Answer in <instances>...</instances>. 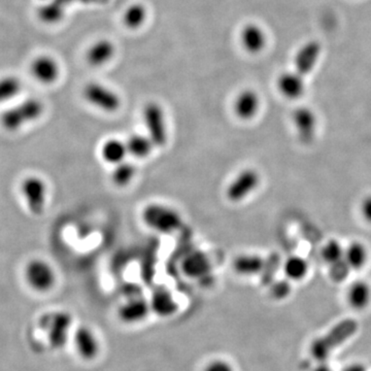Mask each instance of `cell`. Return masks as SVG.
<instances>
[{
	"label": "cell",
	"mask_w": 371,
	"mask_h": 371,
	"mask_svg": "<svg viewBox=\"0 0 371 371\" xmlns=\"http://www.w3.org/2000/svg\"><path fill=\"white\" fill-rule=\"evenodd\" d=\"M146 135L150 137L156 148H163L168 140L167 123L165 113L159 103L150 101L142 109Z\"/></svg>",
	"instance_id": "5b68a950"
},
{
	"label": "cell",
	"mask_w": 371,
	"mask_h": 371,
	"mask_svg": "<svg viewBox=\"0 0 371 371\" xmlns=\"http://www.w3.org/2000/svg\"><path fill=\"white\" fill-rule=\"evenodd\" d=\"M182 268L188 277L199 278L208 275L211 271V263H209L208 257L197 252L185 259Z\"/></svg>",
	"instance_id": "603a6c76"
},
{
	"label": "cell",
	"mask_w": 371,
	"mask_h": 371,
	"mask_svg": "<svg viewBox=\"0 0 371 371\" xmlns=\"http://www.w3.org/2000/svg\"><path fill=\"white\" fill-rule=\"evenodd\" d=\"M261 184L260 174L254 168H243L226 186L225 196L232 204H239L257 191Z\"/></svg>",
	"instance_id": "8992f818"
},
{
	"label": "cell",
	"mask_w": 371,
	"mask_h": 371,
	"mask_svg": "<svg viewBox=\"0 0 371 371\" xmlns=\"http://www.w3.org/2000/svg\"><path fill=\"white\" fill-rule=\"evenodd\" d=\"M265 260L258 254L245 253L236 256L232 268L241 277H253L264 271Z\"/></svg>",
	"instance_id": "ac0fdd59"
},
{
	"label": "cell",
	"mask_w": 371,
	"mask_h": 371,
	"mask_svg": "<svg viewBox=\"0 0 371 371\" xmlns=\"http://www.w3.org/2000/svg\"><path fill=\"white\" fill-rule=\"evenodd\" d=\"M22 81L15 75L0 77V105L10 103L22 91Z\"/></svg>",
	"instance_id": "484cf974"
},
{
	"label": "cell",
	"mask_w": 371,
	"mask_h": 371,
	"mask_svg": "<svg viewBox=\"0 0 371 371\" xmlns=\"http://www.w3.org/2000/svg\"><path fill=\"white\" fill-rule=\"evenodd\" d=\"M146 14L148 13L142 4L135 3L125 10L123 21H124L125 26L129 29H137L146 22Z\"/></svg>",
	"instance_id": "f1b7e54d"
},
{
	"label": "cell",
	"mask_w": 371,
	"mask_h": 371,
	"mask_svg": "<svg viewBox=\"0 0 371 371\" xmlns=\"http://www.w3.org/2000/svg\"><path fill=\"white\" fill-rule=\"evenodd\" d=\"M149 303H150L151 312H154L161 318H169L174 316L179 310L178 302L167 289H157L153 293Z\"/></svg>",
	"instance_id": "2e32d148"
},
{
	"label": "cell",
	"mask_w": 371,
	"mask_h": 371,
	"mask_svg": "<svg viewBox=\"0 0 371 371\" xmlns=\"http://www.w3.org/2000/svg\"><path fill=\"white\" fill-rule=\"evenodd\" d=\"M321 256H322L324 262L331 266V265L344 260V248L336 239H330L322 248Z\"/></svg>",
	"instance_id": "f546056e"
},
{
	"label": "cell",
	"mask_w": 371,
	"mask_h": 371,
	"mask_svg": "<svg viewBox=\"0 0 371 371\" xmlns=\"http://www.w3.org/2000/svg\"><path fill=\"white\" fill-rule=\"evenodd\" d=\"M285 275L289 280H301L308 273V263L301 256H291L282 265Z\"/></svg>",
	"instance_id": "83f0119b"
},
{
	"label": "cell",
	"mask_w": 371,
	"mask_h": 371,
	"mask_svg": "<svg viewBox=\"0 0 371 371\" xmlns=\"http://www.w3.org/2000/svg\"><path fill=\"white\" fill-rule=\"evenodd\" d=\"M116 54V47L109 40H99L86 52V60L93 68H100L109 63Z\"/></svg>",
	"instance_id": "d6986e66"
},
{
	"label": "cell",
	"mask_w": 371,
	"mask_h": 371,
	"mask_svg": "<svg viewBox=\"0 0 371 371\" xmlns=\"http://www.w3.org/2000/svg\"><path fill=\"white\" fill-rule=\"evenodd\" d=\"M261 100L258 93L252 89L243 90L233 101V112L241 121H250L255 118L260 111Z\"/></svg>",
	"instance_id": "5bb4252c"
},
{
	"label": "cell",
	"mask_w": 371,
	"mask_h": 371,
	"mask_svg": "<svg viewBox=\"0 0 371 371\" xmlns=\"http://www.w3.org/2000/svg\"><path fill=\"white\" fill-rule=\"evenodd\" d=\"M321 55V46L317 42H308L303 45L295 56V71L306 75L314 70Z\"/></svg>",
	"instance_id": "9a60e30c"
},
{
	"label": "cell",
	"mask_w": 371,
	"mask_h": 371,
	"mask_svg": "<svg viewBox=\"0 0 371 371\" xmlns=\"http://www.w3.org/2000/svg\"><path fill=\"white\" fill-rule=\"evenodd\" d=\"M344 262L351 271H358L365 266L368 260V251L365 245L360 241H353L344 248Z\"/></svg>",
	"instance_id": "cb8c5ba5"
},
{
	"label": "cell",
	"mask_w": 371,
	"mask_h": 371,
	"mask_svg": "<svg viewBox=\"0 0 371 371\" xmlns=\"http://www.w3.org/2000/svg\"><path fill=\"white\" fill-rule=\"evenodd\" d=\"M135 176H137V167L135 164L125 160L113 166L111 181L116 187L124 188L132 183Z\"/></svg>",
	"instance_id": "4316f807"
},
{
	"label": "cell",
	"mask_w": 371,
	"mask_h": 371,
	"mask_svg": "<svg viewBox=\"0 0 371 371\" xmlns=\"http://www.w3.org/2000/svg\"><path fill=\"white\" fill-rule=\"evenodd\" d=\"M144 223L154 232L170 234L183 225V218L176 209L163 204H150L142 209Z\"/></svg>",
	"instance_id": "3957f363"
},
{
	"label": "cell",
	"mask_w": 371,
	"mask_h": 371,
	"mask_svg": "<svg viewBox=\"0 0 371 371\" xmlns=\"http://www.w3.org/2000/svg\"><path fill=\"white\" fill-rule=\"evenodd\" d=\"M73 342L77 355L85 361H92L100 354V340L94 330L88 326H80L75 330Z\"/></svg>",
	"instance_id": "30bf717a"
},
{
	"label": "cell",
	"mask_w": 371,
	"mask_h": 371,
	"mask_svg": "<svg viewBox=\"0 0 371 371\" xmlns=\"http://www.w3.org/2000/svg\"><path fill=\"white\" fill-rule=\"evenodd\" d=\"M25 280L32 290L46 293L51 291L57 282V275L49 262L43 259H32L25 267Z\"/></svg>",
	"instance_id": "52a82bcc"
},
{
	"label": "cell",
	"mask_w": 371,
	"mask_h": 371,
	"mask_svg": "<svg viewBox=\"0 0 371 371\" xmlns=\"http://www.w3.org/2000/svg\"><path fill=\"white\" fill-rule=\"evenodd\" d=\"M20 191L28 211L32 215H42L46 209L49 193L45 180L38 176H27L21 183Z\"/></svg>",
	"instance_id": "ba28073f"
},
{
	"label": "cell",
	"mask_w": 371,
	"mask_h": 371,
	"mask_svg": "<svg viewBox=\"0 0 371 371\" xmlns=\"http://www.w3.org/2000/svg\"><path fill=\"white\" fill-rule=\"evenodd\" d=\"M292 121L297 137L302 144H312L316 137L318 127V120L314 111L306 107H298L293 113Z\"/></svg>",
	"instance_id": "7c38bea8"
},
{
	"label": "cell",
	"mask_w": 371,
	"mask_h": 371,
	"mask_svg": "<svg viewBox=\"0 0 371 371\" xmlns=\"http://www.w3.org/2000/svg\"><path fill=\"white\" fill-rule=\"evenodd\" d=\"M349 271L351 269H349L348 264L344 262V260H342L330 266V277L335 282H342L348 278Z\"/></svg>",
	"instance_id": "4dcf8cb0"
},
{
	"label": "cell",
	"mask_w": 371,
	"mask_h": 371,
	"mask_svg": "<svg viewBox=\"0 0 371 371\" xmlns=\"http://www.w3.org/2000/svg\"><path fill=\"white\" fill-rule=\"evenodd\" d=\"M342 371H366V370L362 364L356 363L349 365L348 368H344Z\"/></svg>",
	"instance_id": "e575fe53"
},
{
	"label": "cell",
	"mask_w": 371,
	"mask_h": 371,
	"mask_svg": "<svg viewBox=\"0 0 371 371\" xmlns=\"http://www.w3.org/2000/svg\"><path fill=\"white\" fill-rule=\"evenodd\" d=\"M349 304L354 308L362 310L370 304L371 301V288L364 280H357L349 286L348 291Z\"/></svg>",
	"instance_id": "d4e9b609"
},
{
	"label": "cell",
	"mask_w": 371,
	"mask_h": 371,
	"mask_svg": "<svg viewBox=\"0 0 371 371\" xmlns=\"http://www.w3.org/2000/svg\"><path fill=\"white\" fill-rule=\"evenodd\" d=\"M29 70L32 77L43 85L55 84L60 77V66L57 60L46 54L32 59Z\"/></svg>",
	"instance_id": "8fae6325"
},
{
	"label": "cell",
	"mask_w": 371,
	"mask_h": 371,
	"mask_svg": "<svg viewBox=\"0 0 371 371\" xmlns=\"http://www.w3.org/2000/svg\"><path fill=\"white\" fill-rule=\"evenodd\" d=\"M360 213L368 223L371 224V194L362 198L359 206Z\"/></svg>",
	"instance_id": "836d02e7"
},
{
	"label": "cell",
	"mask_w": 371,
	"mask_h": 371,
	"mask_svg": "<svg viewBox=\"0 0 371 371\" xmlns=\"http://www.w3.org/2000/svg\"><path fill=\"white\" fill-rule=\"evenodd\" d=\"M38 324L52 349H62L70 340L73 327V317L70 312L66 310L47 312L40 317Z\"/></svg>",
	"instance_id": "7a4b0ae2"
},
{
	"label": "cell",
	"mask_w": 371,
	"mask_h": 371,
	"mask_svg": "<svg viewBox=\"0 0 371 371\" xmlns=\"http://www.w3.org/2000/svg\"><path fill=\"white\" fill-rule=\"evenodd\" d=\"M45 113V105L38 98H27L8 107L0 116V124L10 132L40 120Z\"/></svg>",
	"instance_id": "6da1fadb"
},
{
	"label": "cell",
	"mask_w": 371,
	"mask_h": 371,
	"mask_svg": "<svg viewBox=\"0 0 371 371\" xmlns=\"http://www.w3.org/2000/svg\"><path fill=\"white\" fill-rule=\"evenodd\" d=\"M150 312V303L148 301L142 297H130L128 301L121 304L118 317L125 324L135 325L146 320Z\"/></svg>",
	"instance_id": "4fadbf2b"
},
{
	"label": "cell",
	"mask_w": 371,
	"mask_h": 371,
	"mask_svg": "<svg viewBox=\"0 0 371 371\" xmlns=\"http://www.w3.org/2000/svg\"><path fill=\"white\" fill-rule=\"evenodd\" d=\"M277 86L280 94L290 100L301 98L305 91L303 75H299L297 71L282 73L278 77Z\"/></svg>",
	"instance_id": "e0dca14e"
},
{
	"label": "cell",
	"mask_w": 371,
	"mask_h": 371,
	"mask_svg": "<svg viewBox=\"0 0 371 371\" xmlns=\"http://www.w3.org/2000/svg\"><path fill=\"white\" fill-rule=\"evenodd\" d=\"M125 144H126L128 155L135 159L148 158L152 154L154 148H156L148 135H140V133L131 135L128 139L125 140Z\"/></svg>",
	"instance_id": "7402d4cb"
},
{
	"label": "cell",
	"mask_w": 371,
	"mask_h": 371,
	"mask_svg": "<svg viewBox=\"0 0 371 371\" xmlns=\"http://www.w3.org/2000/svg\"><path fill=\"white\" fill-rule=\"evenodd\" d=\"M314 371H332L331 368L329 366L322 364V365L318 366Z\"/></svg>",
	"instance_id": "d590c367"
},
{
	"label": "cell",
	"mask_w": 371,
	"mask_h": 371,
	"mask_svg": "<svg viewBox=\"0 0 371 371\" xmlns=\"http://www.w3.org/2000/svg\"><path fill=\"white\" fill-rule=\"evenodd\" d=\"M241 40L245 51L258 54L266 46V34L257 24H248L241 30Z\"/></svg>",
	"instance_id": "ffe728a7"
},
{
	"label": "cell",
	"mask_w": 371,
	"mask_h": 371,
	"mask_svg": "<svg viewBox=\"0 0 371 371\" xmlns=\"http://www.w3.org/2000/svg\"><path fill=\"white\" fill-rule=\"evenodd\" d=\"M83 96L89 105L105 113H115L122 103L120 96L114 90L94 82L85 86Z\"/></svg>",
	"instance_id": "9c48e42d"
},
{
	"label": "cell",
	"mask_w": 371,
	"mask_h": 371,
	"mask_svg": "<svg viewBox=\"0 0 371 371\" xmlns=\"http://www.w3.org/2000/svg\"><path fill=\"white\" fill-rule=\"evenodd\" d=\"M100 156L105 163L113 166L123 162L128 156L126 144L123 140L115 139V137L107 139L101 144Z\"/></svg>",
	"instance_id": "44dd1931"
},
{
	"label": "cell",
	"mask_w": 371,
	"mask_h": 371,
	"mask_svg": "<svg viewBox=\"0 0 371 371\" xmlns=\"http://www.w3.org/2000/svg\"><path fill=\"white\" fill-rule=\"evenodd\" d=\"M358 327L359 325L357 321L353 319H347L340 324L334 326L326 335L312 342L310 347L312 357L319 361H324L334 349L347 342L357 332Z\"/></svg>",
	"instance_id": "277c9868"
},
{
	"label": "cell",
	"mask_w": 371,
	"mask_h": 371,
	"mask_svg": "<svg viewBox=\"0 0 371 371\" xmlns=\"http://www.w3.org/2000/svg\"><path fill=\"white\" fill-rule=\"evenodd\" d=\"M290 280H280V282H275L271 288V293L275 298L282 299L286 298L290 293L291 286Z\"/></svg>",
	"instance_id": "d6a6232c"
},
{
	"label": "cell",
	"mask_w": 371,
	"mask_h": 371,
	"mask_svg": "<svg viewBox=\"0 0 371 371\" xmlns=\"http://www.w3.org/2000/svg\"><path fill=\"white\" fill-rule=\"evenodd\" d=\"M204 371H235L234 366L225 359H213L204 366Z\"/></svg>",
	"instance_id": "1f68e13d"
}]
</instances>
